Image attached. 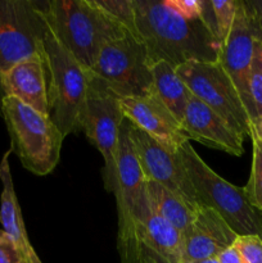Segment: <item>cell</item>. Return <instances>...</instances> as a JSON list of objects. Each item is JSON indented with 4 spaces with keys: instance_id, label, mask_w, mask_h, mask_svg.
<instances>
[{
    "instance_id": "1",
    "label": "cell",
    "mask_w": 262,
    "mask_h": 263,
    "mask_svg": "<svg viewBox=\"0 0 262 263\" xmlns=\"http://www.w3.org/2000/svg\"><path fill=\"white\" fill-rule=\"evenodd\" d=\"M138 35L153 66L166 62L172 67L188 62H218L221 43L202 15L188 17L171 0H133Z\"/></svg>"
},
{
    "instance_id": "2",
    "label": "cell",
    "mask_w": 262,
    "mask_h": 263,
    "mask_svg": "<svg viewBox=\"0 0 262 263\" xmlns=\"http://www.w3.org/2000/svg\"><path fill=\"white\" fill-rule=\"evenodd\" d=\"M44 15L51 32L86 71L92 68L105 44L130 32L94 0H48L44 2Z\"/></svg>"
},
{
    "instance_id": "3",
    "label": "cell",
    "mask_w": 262,
    "mask_h": 263,
    "mask_svg": "<svg viewBox=\"0 0 262 263\" xmlns=\"http://www.w3.org/2000/svg\"><path fill=\"white\" fill-rule=\"evenodd\" d=\"M113 193L117 202V249L121 263H139L140 230L151 211L146 180L128 136L127 120L121 126L117 151V171Z\"/></svg>"
},
{
    "instance_id": "4",
    "label": "cell",
    "mask_w": 262,
    "mask_h": 263,
    "mask_svg": "<svg viewBox=\"0 0 262 263\" xmlns=\"http://www.w3.org/2000/svg\"><path fill=\"white\" fill-rule=\"evenodd\" d=\"M43 61L46 71L49 116L66 138L80 131L89 71L58 40L49 26L44 35Z\"/></svg>"
},
{
    "instance_id": "5",
    "label": "cell",
    "mask_w": 262,
    "mask_h": 263,
    "mask_svg": "<svg viewBox=\"0 0 262 263\" xmlns=\"http://www.w3.org/2000/svg\"><path fill=\"white\" fill-rule=\"evenodd\" d=\"M199 205L212 208L238 235L262 238V212L254 208L243 187L216 174L195 152L190 141L177 149Z\"/></svg>"
},
{
    "instance_id": "6",
    "label": "cell",
    "mask_w": 262,
    "mask_h": 263,
    "mask_svg": "<svg viewBox=\"0 0 262 263\" xmlns=\"http://www.w3.org/2000/svg\"><path fill=\"white\" fill-rule=\"evenodd\" d=\"M0 116L10 136V149L22 166L38 176L53 172L61 159L64 138L50 116L13 97L3 99Z\"/></svg>"
},
{
    "instance_id": "7",
    "label": "cell",
    "mask_w": 262,
    "mask_h": 263,
    "mask_svg": "<svg viewBox=\"0 0 262 263\" xmlns=\"http://www.w3.org/2000/svg\"><path fill=\"white\" fill-rule=\"evenodd\" d=\"M125 115L118 97L103 80L89 72L86 98L82 108L80 131L86 135L104 159L103 180L108 192L116 185L117 151Z\"/></svg>"
},
{
    "instance_id": "8",
    "label": "cell",
    "mask_w": 262,
    "mask_h": 263,
    "mask_svg": "<svg viewBox=\"0 0 262 263\" xmlns=\"http://www.w3.org/2000/svg\"><path fill=\"white\" fill-rule=\"evenodd\" d=\"M89 72L121 98L144 97L153 91L148 50L144 41L131 32L105 44Z\"/></svg>"
},
{
    "instance_id": "9",
    "label": "cell",
    "mask_w": 262,
    "mask_h": 263,
    "mask_svg": "<svg viewBox=\"0 0 262 263\" xmlns=\"http://www.w3.org/2000/svg\"><path fill=\"white\" fill-rule=\"evenodd\" d=\"M176 72L193 97L222 117L241 138L251 136V116L220 62H188L177 67Z\"/></svg>"
},
{
    "instance_id": "10",
    "label": "cell",
    "mask_w": 262,
    "mask_h": 263,
    "mask_svg": "<svg viewBox=\"0 0 262 263\" xmlns=\"http://www.w3.org/2000/svg\"><path fill=\"white\" fill-rule=\"evenodd\" d=\"M46 28L44 2L0 0V80L15 64L43 55Z\"/></svg>"
},
{
    "instance_id": "11",
    "label": "cell",
    "mask_w": 262,
    "mask_h": 263,
    "mask_svg": "<svg viewBox=\"0 0 262 263\" xmlns=\"http://www.w3.org/2000/svg\"><path fill=\"white\" fill-rule=\"evenodd\" d=\"M127 128L146 181L157 182L181 195L192 204L199 205L179 153L164 148L145 131L134 125L130 120H127Z\"/></svg>"
},
{
    "instance_id": "12",
    "label": "cell",
    "mask_w": 262,
    "mask_h": 263,
    "mask_svg": "<svg viewBox=\"0 0 262 263\" xmlns=\"http://www.w3.org/2000/svg\"><path fill=\"white\" fill-rule=\"evenodd\" d=\"M254 43L256 39L252 31L246 5L243 0H238L233 25L225 41L221 44L218 62L235 85L252 121L256 118V110L249 97L248 73L253 58Z\"/></svg>"
},
{
    "instance_id": "13",
    "label": "cell",
    "mask_w": 262,
    "mask_h": 263,
    "mask_svg": "<svg viewBox=\"0 0 262 263\" xmlns=\"http://www.w3.org/2000/svg\"><path fill=\"white\" fill-rule=\"evenodd\" d=\"M121 107L127 120L169 151L177 152L189 141L179 121L153 91L144 97L121 98Z\"/></svg>"
},
{
    "instance_id": "14",
    "label": "cell",
    "mask_w": 262,
    "mask_h": 263,
    "mask_svg": "<svg viewBox=\"0 0 262 263\" xmlns=\"http://www.w3.org/2000/svg\"><path fill=\"white\" fill-rule=\"evenodd\" d=\"M238 236L216 211L199 205L181 235L184 263L217 258L221 252L234 246Z\"/></svg>"
},
{
    "instance_id": "15",
    "label": "cell",
    "mask_w": 262,
    "mask_h": 263,
    "mask_svg": "<svg viewBox=\"0 0 262 263\" xmlns=\"http://www.w3.org/2000/svg\"><path fill=\"white\" fill-rule=\"evenodd\" d=\"M180 125L189 140L193 139L231 156H243L244 139L198 98L190 99Z\"/></svg>"
},
{
    "instance_id": "16",
    "label": "cell",
    "mask_w": 262,
    "mask_h": 263,
    "mask_svg": "<svg viewBox=\"0 0 262 263\" xmlns=\"http://www.w3.org/2000/svg\"><path fill=\"white\" fill-rule=\"evenodd\" d=\"M5 97L17 98L28 107L49 116L48 85L43 55L32 57L13 66L2 76Z\"/></svg>"
},
{
    "instance_id": "17",
    "label": "cell",
    "mask_w": 262,
    "mask_h": 263,
    "mask_svg": "<svg viewBox=\"0 0 262 263\" xmlns=\"http://www.w3.org/2000/svg\"><path fill=\"white\" fill-rule=\"evenodd\" d=\"M139 263H184L181 234L152 207L140 230Z\"/></svg>"
},
{
    "instance_id": "18",
    "label": "cell",
    "mask_w": 262,
    "mask_h": 263,
    "mask_svg": "<svg viewBox=\"0 0 262 263\" xmlns=\"http://www.w3.org/2000/svg\"><path fill=\"white\" fill-rule=\"evenodd\" d=\"M12 153V149L5 152L2 162H0V180H2L3 184V192L2 197H0V222H2L3 231L15 244L18 251L22 254V258L38 263L41 261L36 252L33 251L30 240H28L22 212H21L20 203H18V198L14 190V184H13L9 164V157Z\"/></svg>"
},
{
    "instance_id": "19",
    "label": "cell",
    "mask_w": 262,
    "mask_h": 263,
    "mask_svg": "<svg viewBox=\"0 0 262 263\" xmlns=\"http://www.w3.org/2000/svg\"><path fill=\"white\" fill-rule=\"evenodd\" d=\"M146 192L152 210L182 235L199 205L192 204L181 195L153 181H146Z\"/></svg>"
},
{
    "instance_id": "20",
    "label": "cell",
    "mask_w": 262,
    "mask_h": 263,
    "mask_svg": "<svg viewBox=\"0 0 262 263\" xmlns=\"http://www.w3.org/2000/svg\"><path fill=\"white\" fill-rule=\"evenodd\" d=\"M153 92L163 102L179 122L184 117L185 109L193 98L192 91L184 80L179 76L176 68L166 62H158L152 66Z\"/></svg>"
},
{
    "instance_id": "21",
    "label": "cell",
    "mask_w": 262,
    "mask_h": 263,
    "mask_svg": "<svg viewBox=\"0 0 262 263\" xmlns=\"http://www.w3.org/2000/svg\"><path fill=\"white\" fill-rule=\"evenodd\" d=\"M249 139L252 140V166L249 179L243 189L252 205L262 212V143L256 136Z\"/></svg>"
},
{
    "instance_id": "22",
    "label": "cell",
    "mask_w": 262,
    "mask_h": 263,
    "mask_svg": "<svg viewBox=\"0 0 262 263\" xmlns=\"http://www.w3.org/2000/svg\"><path fill=\"white\" fill-rule=\"evenodd\" d=\"M94 3L126 30L134 35H138L133 0H94Z\"/></svg>"
},
{
    "instance_id": "23",
    "label": "cell",
    "mask_w": 262,
    "mask_h": 263,
    "mask_svg": "<svg viewBox=\"0 0 262 263\" xmlns=\"http://www.w3.org/2000/svg\"><path fill=\"white\" fill-rule=\"evenodd\" d=\"M248 91L256 117L262 112V41L254 43L253 58L248 73Z\"/></svg>"
},
{
    "instance_id": "24",
    "label": "cell",
    "mask_w": 262,
    "mask_h": 263,
    "mask_svg": "<svg viewBox=\"0 0 262 263\" xmlns=\"http://www.w3.org/2000/svg\"><path fill=\"white\" fill-rule=\"evenodd\" d=\"M211 4H212L213 14H215L217 37L222 44L233 25L236 8H238V0H211Z\"/></svg>"
},
{
    "instance_id": "25",
    "label": "cell",
    "mask_w": 262,
    "mask_h": 263,
    "mask_svg": "<svg viewBox=\"0 0 262 263\" xmlns=\"http://www.w3.org/2000/svg\"><path fill=\"white\" fill-rule=\"evenodd\" d=\"M234 247L244 263H262V238L258 235H239Z\"/></svg>"
},
{
    "instance_id": "26",
    "label": "cell",
    "mask_w": 262,
    "mask_h": 263,
    "mask_svg": "<svg viewBox=\"0 0 262 263\" xmlns=\"http://www.w3.org/2000/svg\"><path fill=\"white\" fill-rule=\"evenodd\" d=\"M254 39L262 41V0H243Z\"/></svg>"
},
{
    "instance_id": "27",
    "label": "cell",
    "mask_w": 262,
    "mask_h": 263,
    "mask_svg": "<svg viewBox=\"0 0 262 263\" xmlns=\"http://www.w3.org/2000/svg\"><path fill=\"white\" fill-rule=\"evenodd\" d=\"M0 263H22V254L3 230H0Z\"/></svg>"
},
{
    "instance_id": "28",
    "label": "cell",
    "mask_w": 262,
    "mask_h": 263,
    "mask_svg": "<svg viewBox=\"0 0 262 263\" xmlns=\"http://www.w3.org/2000/svg\"><path fill=\"white\" fill-rule=\"evenodd\" d=\"M216 259H217L218 263H244L240 253H239L238 249L234 246L229 247L228 249L221 252Z\"/></svg>"
},
{
    "instance_id": "29",
    "label": "cell",
    "mask_w": 262,
    "mask_h": 263,
    "mask_svg": "<svg viewBox=\"0 0 262 263\" xmlns=\"http://www.w3.org/2000/svg\"><path fill=\"white\" fill-rule=\"evenodd\" d=\"M251 136H256V138L262 143V112L252 121ZM251 136H249V138H251Z\"/></svg>"
},
{
    "instance_id": "30",
    "label": "cell",
    "mask_w": 262,
    "mask_h": 263,
    "mask_svg": "<svg viewBox=\"0 0 262 263\" xmlns=\"http://www.w3.org/2000/svg\"><path fill=\"white\" fill-rule=\"evenodd\" d=\"M4 99V92H3V87H2V80H0V112H2V102Z\"/></svg>"
},
{
    "instance_id": "31",
    "label": "cell",
    "mask_w": 262,
    "mask_h": 263,
    "mask_svg": "<svg viewBox=\"0 0 262 263\" xmlns=\"http://www.w3.org/2000/svg\"><path fill=\"white\" fill-rule=\"evenodd\" d=\"M193 263H218V261L216 258H213V259H205V261H198Z\"/></svg>"
},
{
    "instance_id": "32",
    "label": "cell",
    "mask_w": 262,
    "mask_h": 263,
    "mask_svg": "<svg viewBox=\"0 0 262 263\" xmlns=\"http://www.w3.org/2000/svg\"><path fill=\"white\" fill-rule=\"evenodd\" d=\"M22 263H33V262L28 261V259H25V258H22ZM38 263H43V262H38Z\"/></svg>"
}]
</instances>
